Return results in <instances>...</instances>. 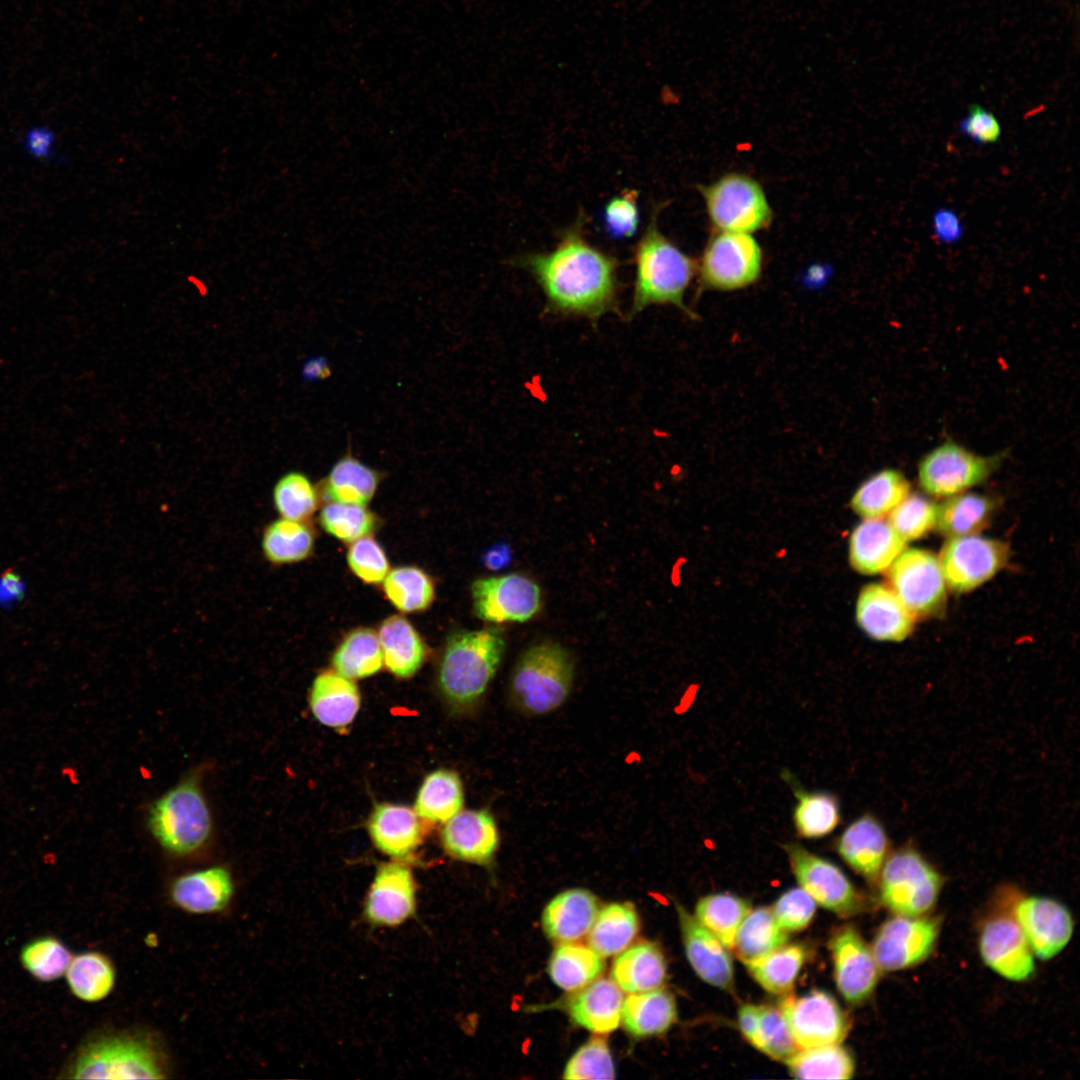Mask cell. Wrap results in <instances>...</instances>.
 I'll return each mask as SVG.
<instances>
[{
	"label": "cell",
	"instance_id": "6da1fadb",
	"mask_svg": "<svg viewBox=\"0 0 1080 1080\" xmlns=\"http://www.w3.org/2000/svg\"><path fill=\"white\" fill-rule=\"evenodd\" d=\"M585 225L586 215L580 213L551 251L525 253L512 264L534 278L545 296L546 311L596 322L609 312H619V262L588 241Z\"/></svg>",
	"mask_w": 1080,
	"mask_h": 1080
},
{
	"label": "cell",
	"instance_id": "7a4b0ae2",
	"mask_svg": "<svg viewBox=\"0 0 1080 1080\" xmlns=\"http://www.w3.org/2000/svg\"><path fill=\"white\" fill-rule=\"evenodd\" d=\"M660 209L653 208L649 224L634 247L635 279L629 317L652 305H671L697 320V314L684 302L697 262L660 231Z\"/></svg>",
	"mask_w": 1080,
	"mask_h": 1080
},
{
	"label": "cell",
	"instance_id": "3957f363",
	"mask_svg": "<svg viewBox=\"0 0 1080 1080\" xmlns=\"http://www.w3.org/2000/svg\"><path fill=\"white\" fill-rule=\"evenodd\" d=\"M503 630L496 626L450 634L438 670V686L448 704L468 709L479 702L505 652Z\"/></svg>",
	"mask_w": 1080,
	"mask_h": 1080
},
{
	"label": "cell",
	"instance_id": "277c9868",
	"mask_svg": "<svg viewBox=\"0 0 1080 1080\" xmlns=\"http://www.w3.org/2000/svg\"><path fill=\"white\" fill-rule=\"evenodd\" d=\"M574 675V660L565 647L552 641L535 643L513 667L508 684L510 704L527 717L550 714L567 701Z\"/></svg>",
	"mask_w": 1080,
	"mask_h": 1080
},
{
	"label": "cell",
	"instance_id": "5b68a950",
	"mask_svg": "<svg viewBox=\"0 0 1080 1080\" xmlns=\"http://www.w3.org/2000/svg\"><path fill=\"white\" fill-rule=\"evenodd\" d=\"M168 1060L160 1042L143 1032H116L86 1042L66 1069L73 1079H164Z\"/></svg>",
	"mask_w": 1080,
	"mask_h": 1080
},
{
	"label": "cell",
	"instance_id": "8992f818",
	"mask_svg": "<svg viewBox=\"0 0 1080 1080\" xmlns=\"http://www.w3.org/2000/svg\"><path fill=\"white\" fill-rule=\"evenodd\" d=\"M147 826L162 848L185 856L204 847L212 833V817L198 781L182 780L150 807Z\"/></svg>",
	"mask_w": 1080,
	"mask_h": 1080
},
{
	"label": "cell",
	"instance_id": "52a82bcc",
	"mask_svg": "<svg viewBox=\"0 0 1080 1080\" xmlns=\"http://www.w3.org/2000/svg\"><path fill=\"white\" fill-rule=\"evenodd\" d=\"M877 882L881 903L894 915L922 916L934 908L943 878L919 851L905 846L889 854Z\"/></svg>",
	"mask_w": 1080,
	"mask_h": 1080
},
{
	"label": "cell",
	"instance_id": "ba28073f",
	"mask_svg": "<svg viewBox=\"0 0 1080 1080\" xmlns=\"http://www.w3.org/2000/svg\"><path fill=\"white\" fill-rule=\"evenodd\" d=\"M717 231L753 233L770 226L773 212L761 184L739 172L698 187Z\"/></svg>",
	"mask_w": 1080,
	"mask_h": 1080
},
{
	"label": "cell",
	"instance_id": "9c48e42d",
	"mask_svg": "<svg viewBox=\"0 0 1080 1080\" xmlns=\"http://www.w3.org/2000/svg\"><path fill=\"white\" fill-rule=\"evenodd\" d=\"M763 252L750 233L717 231L697 263L699 290L731 292L747 288L762 273Z\"/></svg>",
	"mask_w": 1080,
	"mask_h": 1080
},
{
	"label": "cell",
	"instance_id": "30bf717a",
	"mask_svg": "<svg viewBox=\"0 0 1080 1080\" xmlns=\"http://www.w3.org/2000/svg\"><path fill=\"white\" fill-rule=\"evenodd\" d=\"M1002 455L984 456L947 440L928 451L918 464V482L930 495L949 497L984 482L996 470Z\"/></svg>",
	"mask_w": 1080,
	"mask_h": 1080
},
{
	"label": "cell",
	"instance_id": "8fae6325",
	"mask_svg": "<svg viewBox=\"0 0 1080 1080\" xmlns=\"http://www.w3.org/2000/svg\"><path fill=\"white\" fill-rule=\"evenodd\" d=\"M888 569L890 587L915 618L936 616L944 610L947 585L934 553L904 549Z\"/></svg>",
	"mask_w": 1080,
	"mask_h": 1080
},
{
	"label": "cell",
	"instance_id": "7c38bea8",
	"mask_svg": "<svg viewBox=\"0 0 1080 1080\" xmlns=\"http://www.w3.org/2000/svg\"><path fill=\"white\" fill-rule=\"evenodd\" d=\"M940 933V921L927 915H894L875 934L871 950L880 971L908 969L925 961L933 952Z\"/></svg>",
	"mask_w": 1080,
	"mask_h": 1080
},
{
	"label": "cell",
	"instance_id": "4fadbf2b",
	"mask_svg": "<svg viewBox=\"0 0 1080 1080\" xmlns=\"http://www.w3.org/2000/svg\"><path fill=\"white\" fill-rule=\"evenodd\" d=\"M1006 543L976 534L950 537L939 562L946 585L957 593L969 592L991 579L1008 561Z\"/></svg>",
	"mask_w": 1080,
	"mask_h": 1080
},
{
	"label": "cell",
	"instance_id": "5bb4252c",
	"mask_svg": "<svg viewBox=\"0 0 1080 1080\" xmlns=\"http://www.w3.org/2000/svg\"><path fill=\"white\" fill-rule=\"evenodd\" d=\"M785 850L800 887L816 903L841 917L862 910V897L838 866L796 843L787 844Z\"/></svg>",
	"mask_w": 1080,
	"mask_h": 1080
},
{
	"label": "cell",
	"instance_id": "9a60e30c",
	"mask_svg": "<svg viewBox=\"0 0 1080 1080\" xmlns=\"http://www.w3.org/2000/svg\"><path fill=\"white\" fill-rule=\"evenodd\" d=\"M799 1049L840 1044L849 1031V1020L833 996L811 991L785 997L779 1006Z\"/></svg>",
	"mask_w": 1080,
	"mask_h": 1080
},
{
	"label": "cell",
	"instance_id": "2e32d148",
	"mask_svg": "<svg viewBox=\"0 0 1080 1080\" xmlns=\"http://www.w3.org/2000/svg\"><path fill=\"white\" fill-rule=\"evenodd\" d=\"M474 613L490 623L526 622L541 607V589L520 573L479 578L471 586Z\"/></svg>",
	"mask_w": 1080,
	"mask_h": 1080
},
{
	"label": "cell",
	"instance_id": "e0dca14e",
	"mask_svg": "<svg viewBox=\"0 0 1080 1080\" xmlns=\"http://www.w3.org/2000/svg\"><path fill=\"white\" fill-rule=\"evenodd\" d=\"M1034 956L1049 960L1069 943L1074 922L1069 909L1060 901L1043 896L1020 899L1012 912Z\"/></svg>",
	"mask_w": 1080,
	"mask_h": 1080
},
{
	"label": "cell",
	"instance_id": "ac0fdd59",
	"mask_svg": "<svg viewBox=\"0 0 1080 1080\" xmlns=\"http://www.w3.org/2000/svg\"><path fill=\"white\" fill-rule=\"evenodd\" d=\"M829 948L839 992L849 1003H863L874 992L880 976L871 947L848 925L834 933Z\"/></svg>",
	"mask_w": 1080,
	"mask_h": 1080
},
{
	"label": "cell",
	"instance_id": "d6986e66",
	"mask_svg": "<svg viewBox=\"0 0 1080 1080\" xmlns=\"http://www.w3.org/2000/svg\"><path fill=\"white\" fill-rule=\"evenodd\" d=\"M978 948L986 966L1007 980L1021 982L1034 973V954L1013 914L987 920Z\"/></svg>",
	"mask_w": 1080,
	"mask_h": 1080
},
{
	"label": "cell",
	"instance_id": "ffe728a7",
	"mask_svg": "<svg viewBox=\"0 0 1080 1080\" xmlns=\"http://www.w3.org/2000/svg\"><path fill=\"white\" fill-rule=\"evenodd\" d=\"M416 910V884L411 870L397 862L382 864L364 903V915L375 926L394 927Z\"/></svg>",
	"mask_w": 1080,
	"mask_h": 1080
},
{
	"label": "cell",
	"instance_id": "44dd1931",
	"mask_svg": "<svg viewBox=\"0 0 1080 1080\" xmlns=\"http://www.w3.org/2000/svg\"><path fill=\"white\" fill-rule=\"evenodd\" d=\"M856 620L869 637L878 641H902L915 625V617L892 588L882 583H871L861 589Z\"/></svg>",
	"mask_w": 1080,
	"mask_h": 1080
},
{
	"label": "cell",
	"instance_id": "7402d4cb",
	"mask_svg": "<svg viewBox=\"0 0 1080 1080\" xmlns=\"http://www.w3.org/2000/svg\"><path fill=\"white\" fill-rule=\"evenodd\" d=\"M441 839L450 856L478 865L492 861L500 842L497 823L486 809L459 811L444 826Z\"/></svg>",
	"mask_w": 1080,
	"mask_h": 1080
},
{
	"label": "cell",
	"instance_id": "603a6c76",
	"mask_svg": "<svg viewBox=\"0 0 1080 1080\" xmlns=\"http://www.w3.org/2000/svg\"><path fill=\"white\" fill-rule=\"evenodd\" d=\"M677 912L685 953L695 973L714 987L732 991L734 969L727 948L682 906H677Z\"/></svg>",
	"mask_w": 1080,
	"mask_h": 1080
},
{
	"label": "cell",
	"instance_id": "cb8c5ba5",
	"mask_svg": "<svg viewBox=\"0 0 1080 1080\" xmlns=\"http://www.w3.org/2000/svg\"><path fill=\"white\" fill-rule=\"evenodd\" d=\"M836 849L856 873L876 883L890 854V840L881 822L872 814H864L843 830Z\"/></svg>",
	"mask_w": 1080,
	"mask_h": 1080
},
{
	"label": "cell",
	"instance_id": "d4e9b609",
	"mask_svg": "<svg viewBox=\"0 0 1080 1080\" xmlns=\"http://www.w3.org/2000/svg\"><path fill=\"white\" fill-rule=\"evenodd\" d=\"M234 883L222 866H211L185 873L171 885V899L180 909L192 914L217 913L230 903Z\"/></svg>",
	"mask_w": 1080,
	"mask_h": 1080
},
{
	"label": "cell",
	"instance_id": "484cf974",
	"mask_svg": "<svg viewBox=\"0 0 1080 1080\" xmlns=\"http://www.w3.org/2000/svg\"><path fill=\"white\" fill-rule=\"evenodd\" d=\"M906 543L888 521L865 519L850 535V565L861 574H878L890 567Z\"/></svg>",
	"mask_w": 1080,
	"mask_h": 1080
},
{
	"label": "cell",
	"instance_id": "4316f807",
	"mask_svg": "<svg viewBox=\"0 0 1080 1080\" xmlns=\"http://www.w3.org/2000/svg\"><path fill=\"white\" fill-rule=\"evenodd\" d=\"M598 908V899L589 890H565L544 908L543 930L550 939L559 943L580 940L588 934L598 914Z\"/></svg>",
	"mask_w": 1080,
	"mask_h": 1080
},
{
	"label": "cell",
	"instance_id": "83f0119b",
	"mask_svg": "<svg viewBox=\"0 0 1080 1080\" xmlns=\"http://www.w3.org/2000/svg\"><path fill=\"white\" fill-rule=\"evenodd\" d=\"M577 991L567 1005L575 1024L598 1034H607L619 1027L624 996L613 980L595 979Z\"/></svg>",
	"mask_w": 1080,
	"mask_h": 1080
},
{
	"label": "cell",
	"instance_id": "f1b7e54d",
	"mask_svg": "<svg viewBox=\"0 0 1080 1080\" xmlns=\"http://www.w3.org/2000/svg\"><path fill=\"white\" fill-rule=\"evenodd\" d=\"M417 816L415 811L403 805H377L368 822L369 834L376 848L397 859L410 857L422 839Z\"/></svg>",
	"mask_w": 1080,
	"mask_h": 1080
},
{
	"label": "cell",
	"instance_id": "f546056e",
	"mask_svg": "<svg viewBox=\"0 0 1080 1080\" xmlns=\"http://www.w3.org/2000/svg\"><path fill=\"white\" fill-rule=\"evenodd\" d=\"M612 980L622 991L638 993L660 988L667 964L660 947L641 941L618 954L611 969Z\"/></svg>",
	"mask_w": 1080,
	"mask_h": 1080
},
{
	"label": "cell",
	"instance_id": "4dcf8cb0",
	"mask_svg": "<svg viewBox=\"0 0 1080 1080\" xmlns=\"http://www.w3.org/2000/svg\"><path fill=\"white\" fill-rule=\"evenodd\" d=\"M310 708L322 724L342 728L350 724L358 712L360 695L356 685L336 671L320 673L313 681Z\"/></svg>",
	"mask_w": 1080,
	"mask_h": 1080
},
{
	"label": "cell",
	"instance_id": "1f68e13d",
	"mask_svg": "<svg viewBox=\"0 0 1080 1080\" xmlns=\"http://www.w3.org/2000/svg\"><path fill=\"white\" fill-rule=\"evenodd\" d=\"M676 1020L675 998L664 988L629 993L624 998L621 1021L625 1030L634 1037L644 1038L663 1034Z\"/></svg>",
	"mask_w": 1080,
	"mask_h": 1080
},
{
	"label": "cell",
	"instance_id": "d6a6232c",
	"mask_svg": "<svg viewBox=\"0 0 1080 1080\" xmlns=\"http://www.w3.org/2000/svg\"><path fill=\"white\" fill-rule=\"evenodd\" d=\"M377 635L383 663L392 674L408 678L418 671L426 657V647L406 618L388 617L380 625Z\"/></svg>",
	"mask_w": 1080,
	"mask_h": 1080
},
{
	"label": "cell",
	"instance_id": "836d02e7",
	"mask_svg": "<svg viewBox=\"0 0 1080 1080\" xmlns=\"http://www.w3.org/2000/svg\"><path fill=\"white\" fill-rule=\"evenodd\" d=\"M381 474L351 454H345L322 482L326 500L366 505L374 496Z\"/></svg>",
	"mask_w": 1080,
	"mask_h": 1080
},
{
	"label": "cell",
	"instance_id": "e575fe53",
	"mask_svg": "<svg viewBox=\"0 0 1080 1080\" xmlns=\"http://www.w3.org/2000/svg\"><path fill=\"white\" fill-rule=\"evenodd\" d=\"M911 485L905 475L894 468H885L865 479L854 492L850 505L864 519H879L889 514L910 494Z\"/></svg>",
	"mask_w": 1080,
	"mask_h": 1080
},
{
	"label": "cell",
	"instance_id": "d590c367",
	"mask_svg": "<svg viewBox=\"0 0 1080 1080\" xmlns=\"http://www.w3.org/2000/svg\"><path fill=\"white\" fill-rule=\"evenodd\" d=\"M260 547L263 557L272 565L298 563L313 551V529L307 521L279 517L264 527Z\"/></svg>",
	"mask_w": 1080,
	"mask_h": 1080
},
{
	"label": "cell",
	"instance_id": "8d00e7d4",
	"mask_svg": "<svg viewBox=\"0 0 1080 1080\" xmlns=\"http://www.w3.org/2000/svg\"><path fill=\"white\" fill-rule=\"evenodd\" d=\"M638 930L634 905L611 903L598 911L588 932V946L602 958L618 955L631 944Z\"/></svg>",
	"mask_w": 1080,
	"mask_h": 1080
},
{
	"label": "cell",
	"instance_id": "74e56055",
	"mask_svg": "<svg viewBox=\"0 0 1080 1080\" xmlns=\"http://www.w3.org/2000/svg\"><path fill=\"white\" fill-rule=\"evenodd\" d=\"M995 506L992 498L982 494L949 496L937 506L934 528L949 538L976 534L988 525Z\"/></svg>",
	"mask_w": 1080,
	"mask_h": 1080
},
{
	"label": "cell",
	"instance_id": "f35d334b",
	"mask_svg": "<svg viewBox=\"0 0 1080 1080\" xmlns=\"http://www.w3.org/2000/svg\"><path fill=\"white\" fill-rule=\"evenodd\" d=\"M602 957L589 946L573 942L561 943L552 953L548 974L559 988L577 991L602 973Z\"/></svg>",
	"mask_w": 1080,
	"mask_h": 1080
},
{
	"label": "cell",
	"instance_id": "ab89813d",
	"mask_svg": "<svg viewBox=\"0 0 1080 1080\" xmlns=\"http://www.w3.org/2000/svg\"><path fill=\"white\" fill-rule=\"evenodd\" d=\"M462 782L453 771L439 769L423 781L415 801L416 814L431 822H446L463 806Z\"/></svg>",
	"mask_w": 1080,
	"mask_h": 1080
},
{
	"label": "cell",
	"instance_id": "60d3db41",
	"mask_svg": "<svg viewBox=\"0 0 1080 1080\" xmlns=\"http://www.w3.org/2000/svg\"><path fill=\"white\" fill-rule=\"evenodd\" d=\"M788 932L777 922L772 909L750 910L736 934L733 949L744 963L758 960L786 944Z\"/></svg>",
	"mask_w": 1080,
	"mask_h": 1080
},
{
	"label": "cell",
	"instance_id": "b9f144b4",
	"mask_svg": "<svg viewBox=\"0 0 1080 1080\" xmlns=\"http://www.w3.org/2000/svg\"><path fill=\"white\" fill-rule=\"evenodd\" d=\"M335 671L349 679L365 678L377 673L383 665V654L377 633L370 628L349 632L332 657Z\"/></svg>",
	"mask_w": 1080,
	"mask_h": 1080
},
{
	"label": "cell",
	"instance_id": "7bdbcfd3",
	"mask_svg": "<svg viewBox=\"0 0 1080 1080\" xmlns=\"http://www.w3.org/2000/svg\"><path fill=\"white\" fill-rule=\"evenodd\" d=\"M65 974L71 992L86 1002L106 998L113 990L116 976L111 960L95 951L72 957Z\"/></svg>",
	"mask_w": 1080,
	"mask_h": 1080
},
{
	"label": "cell",
	"instance_id": "ee69618b",
	"mask_svg": "<svg viewBox=\"0 0 1080 1080\" xmlns=\"http://www.w3.org/2000/svg\"><path fill=\"white\" fill-rule=\"evenodd\" d=\"M806 952L805 947L800 944L783 945L745 965L763 989L772 994L784 995L794 987L806 960Z\"/></svg>",
	"mask_w": 1080,
	"mask_h": 1080
},
{
	"label": "cell",
	"instance_id": "f6af8a7d",
	"mask_svg": "<svg viewBox=\"0 0 1080 1080\" xmlns=\"http://www.w3.org/2000/svg\"><path fill=\"white\" fill-rule=\"evenodd\" d=\"M785 1063L798 1079H849L855 1071L852 1055L840 1044L799 1049Z\"/></svg>",
	"mask_w": 1080,
	"mask_h": 1080
},
{
	"label": "cell",
	"instance_id": "bcb514c9",
	"mask_svg": "<svg viewBox=\"0 0 1080 1080\" xmlns=\"http://www.w3.org/2000/svg\"><path fill=\"white\" fill-rule=\"evenodd\" d=\"M797 803L793 823L797 834L806 839H818L833 832L841 819L837 798L828 792L794 790Z\"/></svg>",
	"mask_w": 1080,
	"mask_h": 1080
},
{
	"label": "cell",
	"instance_id": "7dc6e473",
	"mask_svg": "<svg viewBox=\"0 0 1080 1080\" xmlns=\"http://www.w3.org/2000/svg\"><path fill=\"white\" fill-rule=\"evenodd\" d=\"M750 910L746 900L729 893H716L699 899L695 918L727 949H733L738 929Z\"/></svg>",
	"mask_w": 1080,
	"mask_h": 1080
},
{
	"label": "cell",
	"instance_id": "c3c4849f",
	"mask_svg": "<svg viewBox=\"0 0 1080 1080\" xmlns=\"http://www.w3.org/2000/svg\"><path fill=\"white\" fill-rule=\"evenodd\" d=\"M383 590L392 605L401 612L427 609L434 599V584L421 569L402 566L392 569L383 580Z\"/></svg>",
	"mask_w": 1080,
	"mask_h": 1080
},
{
	"label": "cell",
	"instance_id": "681fc988",
	"mask_svg": "<svg viewBox=\"0 0 1080 1080\" xmlns=\"http://www.w3.org/2000/svg\"><path fill=\"white\" fill-rule=\"evenodd\" d=\"M272 500L280 517L307 521L317 510L319 491L300 471H289L275 483Z\"/></svg>",
	"mask_w": 1080,
	"mask_h": 1080
},
{
	"label": "cell",
	"instance_id": "f907efd6",
	"mask_svg": "<svg viewBox=\"0 0 1080 1080\" xmlns=\"http://www.w3.org/2000/svg\"><path fill=\"white\" fill-rule=\"evenodd\" d=\"M321 527L343 542H354L374 531L377 518L364 505L329 501L319 515Z\"/></svg>",
	"mask_w": 1080,
	"mask_h": 1080
},
{
	"label": "cell",
	"instance_id": "816d5d0a",
	"mask_svg": "<svg viewBox=\"0 0 1080 1080\" xmlns=\"http://www.w3.org/2000/svg\"><path fill=\"white\" fill-rule=\"evenodd\" d=\"M72 955L57 938L47 936L25 945L20 954L24 968L40 981H53L66 973Z\"/></svg>",
	"mask_w": 1080,
	"mask_h": 1080
},
{
	"label": "cell",
	"instance_id": "f5cc1de1",
	"mask_svg": "<svg viewBox=\"0 0 1080 1080\" xmlns=\"http://www.w3.org/2000/svg\"><path fill=\"white\" fill-rule=\"evenodd\" d=\"M937 506L920 494H909L890 513L889 524L906 542L926 535L935 526Z\"/></svg>",
	"mask_w": 1080,
	"mask_h": 1080
},
{
	"label": "cell",
	"instance_id": "db71d44e",
	"mask_svg": "<svg viewBox=\"0 0 1080 1080\" xmlns=\"http://www.w3.org/2000/svg\"><path fill=\"white\" fill-rule=\"evenodd\" d=\"M751 1044L769 1057L784 1062L799 1050L781 1011L770 1006H761L757 1032Z\"/></svg>",
	"mask_w": 1080,
	"mask_h": 1080
},
{
	"label": "cell",
	"instance_id": "11a10c76",
	"mask_svg": "<svg viewBox=\"0 0 1080 1080\" xmlns=\"http://www.w3.org/2000/svg\"><path fill=\"white\" fill-rule=\"evenodd\" d=\"M565 1079H614L615 1067L607 1042L593 1038L583 1044L568 1060Z\"/></svg>",
	"mask_w": 1080,
	"mask_h": 1080
},
{
	"label": "cell",
	"instance_id": "9f6ffc18",
	"mask_svg": "<svg viewBox=\"0 0 1080 1080\" xmlns=\"http://www.w3.org/2000/svg\"><path fill=\"white\" fill-rule=\"evenodd\" d=\"M638 198L637 190L624 189L605 203L601 211V224L610 238L630 239L637 233L640 223Z\"/></svg>",
	"mask_w": 1080,
	"mask_h": 1080
},
{
	"label": "cell",
	"instance_id": "6f0895ef",
	"mask_svg": "<svg viewBox=\"0 0 1080 1080\" xmlns=\"http://www.w3.org/2000/svg\"><path fill=\"white\" fill-rule=\"evenodd\" d=\"M347 562L351 571L367 584L382 583L389 572V562L384 550L369 535L351 543Z\"/></svg>",
	"mask_w": 1080,
	"mask_h": 1080
},
{
	"label": "cell",
	"instance_id": "680465c9",
	"mask_svg": "<svg viewBox=\"0 0 1080 1080\" xmlns=\"http://www.w3.org/2000/svg\"><path fill=\"white\" fill-rule=\"evenodd\" d=\"M816 904L803 888L797 887L783 893L775 902L772 912L784 930L799 931L813 919Z\"/></svg>",
	"mask_w": 1080,
	"mask_h": 1080
},
{
	"label": "cell",
	"instance_id": "91938a15",
	"mask_svg": "<svg viewBox=\"0 0 1080 1080\" xmlns=\"http://www.w3.org/2000/svg\"><path fill=\"white\" fill-rule=\"evenodd\" d=\"M959 130L976 144L995 143L1001 135L995 115L977 104L969 107L967 115L959 123Z\"/></svg>",
	"mask_w": 1080,
	"mask_h": 1080
},
{
	"label": "cell",
	"instance_id": "94428289",
	"mask_svg": "<svg viewBox=\"0 0 1080 1080\" xmlns=\"http://www.w3.org/2000/svg\"><path fill=\"white\" fill-rule=\"evenodd\" d=\"M56 133L44 125L26 128L21 136L22 151L33 160L48 162L59 160L56 150Z\"/></svg>",
	"mask_w": 1080,
	"mask_h": 1080
},
{
	"label": "cell",
	"instance_id": "6125c7cd",
	"mask_svg": "<svg viewBox=\"0 0 1080 1080\" xmlns=\"http://www.w3.org/2000/svg\"><path fill=\"white\" fill-rule=\"evenodd\" d=\"M935 238L945 244L958 242L963 236V225L956 212L949 208L937 209L932 217Z\"/></svg>",
	"mask_w": 1080,
	"mask_h": 1080
},
{
	"label": "cell",
	"instance_id": "be15d7a7",
	"mask_svg": "<svg viewBox=\"0 0 1080 1080\" xmlns=\"http://www.w3.org/2000/svg\"><path fill=\"white\" fill-rule=\"evenodd\" d=\"M761 1006L744 1004L738 1011V1026L743 1036L751 1043L759 1023Z\"/></svg>",
	"mask_w": 1080,
	"mask_h": 1080
},
{
	"label": "cell",
	"instance_id": "e7e4bbea",
	"mask_svg": "<svg viewBox=\"0 0 1080 1080\" xmlns=\"http://www.w3.org/2000/svg\"><path fill=\"white\" fill-rule=\"evenodd\" d=\"M0 583L9 597L23 599L24 584L20 574L14 568L9 567L1 574Z\"/></svg>",
	"mask_w": 1080,
	"mask_h": 1080
}]
</instances>
